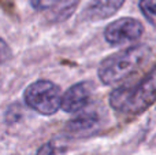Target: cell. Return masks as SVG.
<instances>
[{
    "label": "cell",
    "mask_w": 156,
    "mask_h": 155,
    "mask_svg": "<svg viewBox=\"0 0 156 155\" xmlns=\"http://www.w3.org/2000/svg\"><path fill=\"white\" fill-rule=\"evenodd\" d=\"M151 55L147 44H138L111 54L100 62L97 74L104 85H114L137 71Z\"/></svg>",
    "instance_id": "cell-2"
},
{
    "label": "cell",
    "mask_w": 156,
    "mask_h": 155,
    "mask_svg": "<svg viewBox=\"0 0 156 155\" xmlns=\"http://www.w3.org/2000/svg\"><path fill=\"white\" fill-rule=\"evenodd\" d=\"M100 128V118L94 113H83L70 120L65 126V133L71 139H83L94 135Z\"/></svg>",
    "instance_id": "cell-7"
},
{
    "label": "cell",
    "mask_w": 156,
    "mask_h": 155,
    "mask_svg": "<svg viewBox=\"0 0 156 155\" xmlns=\"http://www.w3.org/2000/svg\"><path fill=\"white\" fill-rule=\"evenodd\" d=\"M123 4L125 0H92L85 8L83 19L93 22L107 19L115 15Z\"/></svg>",
    "instance_id": "cell-8"
},
{
    "label": "cell",
    "mask_w": 156,
    "mask_h": 155,
    "mask_svg": "<svg viewBox=\"0 0 156 155\" xmlns=\"http://www.w3.org/2000/svg\"><path fill=\"white\" fill-rule=\"evenodd\" d=\"M140 11L147 21L156 27V0H140Z\"/></svg>",
    "instance_id": "cell-9"
},
{
    "label": "cell",
    "mask_w": 156,
    "mask_h": 155,
    "mask_svg": "<svg viewBox=\"0 0 156 155\" xmlns=\"http://www.w3.org/2000/svg\"><path fill=\"white\" fill-rule=\"evenodd\" d=\"M33 8L47 14L49 22H63L77 10L80 0H30Z\"/></svg>",
    "instance_id": "cell-5"
},
{
    "label": "cell",
    "mask_w": 156,
    "mask_h": 155,
    "mask_svg": "<svg viewBox=\"0 0 156 155\" xmlns=\"http://www.w3.org/2000/svg\"><path fill=\"white\" fill-rule=\"evenodd\" d=\"M56 154V146L54 142H48L45 144H43L37 150L36 155H55Z\"/></svg>",
    "instance_id": "cell-11"
},
{
    "label": "cell",
    "mask_w": 156,
    "mask_h": 155,
    "mask_svg": "<svg viewBox=\"0 0 156 155\" xmlns=\"http://www.w3.org/2000/svg\"><path fill=\"white\" fill-rule=\"evenodd\" d=\"M144 25L138 19L132 16L119 18L111 22L104 29V38L111 45H122V44L134 43L143 36Z\"/></svg>",
    "instance_id": "cell-4"
},
{
    "label": "cell",
    "mask_w": 156,
    "mask_h": 155,
    "mask_svg": "<svg viewBox=\"0 0 156 155\" xmlns=\"http://www.w3.org/2000/svg\"><path fill=\"white\" fill-rule=\"evenodd\" d=\"M12 56V52L11 48L8 47V44L0 37V63H5L11 59Z\"/></svg>",
    "instance_id": "cell-10"
},
{
    "label": "cell",
    "mask_w": 156,
    "mask_h": 155,
    "mask_svg": "<svg viewBox=\"0 0 156 155\" xmlns=\"http://www.w3.org/2000/svg\"><path fill=\"white\" fill-rule=\"evenodd\" d=\"M110 106L123 115H138L156 103V66L138 82L110 93Z\"/></svg>",
    "instance_id": "cell-1"
},
{
    "label": "cell",
    "mask_w": 156,
    "mask_h": 155,
    "mask_svg": "<svg viewBox=\"0 0 156 155\" xmlns=\"http://www.w3.org/2000/svg\"><path fill=\"white\" fill-rule=\"evenodd\" d=\"M92 99V85L89 82H77L62 95L60 109L65 113H78L83 110Z\"/></svg>",
    "instance_id": "cell-6"
},
{
    "label": "cell",
    "mask_w": 156,
    "mask_h": 155,
    "mask_svg": "<svg viewBox=\"0 0 156 155\" xmlns=\"http://www.w3.org/2000/svg\"><path fill=\"white\" fill-rule=\"evenodd\" d=\"M25 103L43 115H52L60 109L62 91L49 80H38L30 84L23 92Z\"/></svg>",
    "instance_id": "cell-3"
}]
</instances>
